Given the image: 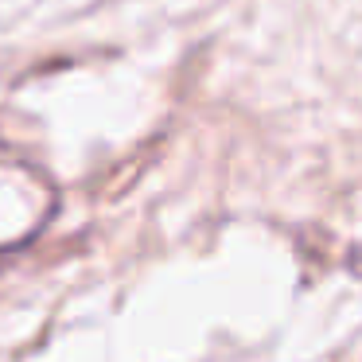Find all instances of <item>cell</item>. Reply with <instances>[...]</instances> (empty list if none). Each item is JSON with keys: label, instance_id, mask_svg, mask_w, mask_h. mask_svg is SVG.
<instances>
[{"label": "cell", "instance_id": "6da1fadb", "mask_svg": "<svg viewBox=\"0 0 362 362\" xmlns=\"http://www.w3.org/2000/svg\"><path fill=\"white\" fill-rule=\"evenodd\" d=\"M55 211V191L20 156L0 152V250H16L43 230Z\"/></svg>", "mask_w": 362, "mask_h": 362}]
</instances>
